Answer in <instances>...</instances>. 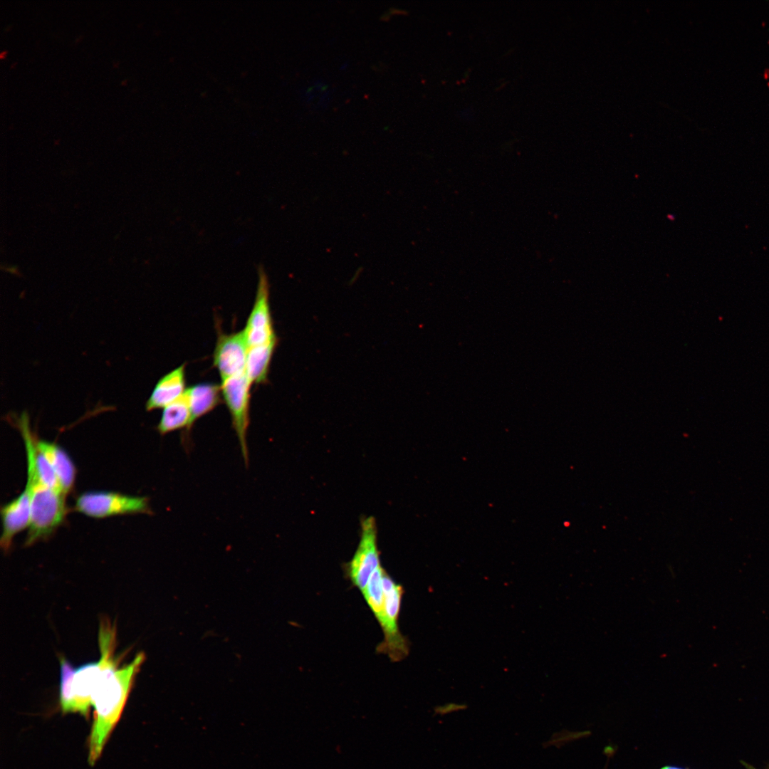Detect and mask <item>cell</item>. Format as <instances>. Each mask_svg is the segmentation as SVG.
Instances as JSON below:
<instances>
[{
    "label": "cell",
    "instance_id": "9",
    "mask_svg": "<svg viewBox=\"0 0 769 769\" xmlns=\"http://www.w3.org/2000/svg\"><path fill=\"white\" fill-rule=\"evenodd\" d=\"M248 350L243 330L229 334L218 332L213 365L221 381L245 372Z\"/></svg>",
    "mask_w": 769,
    "mask_h": 769
},
{
    "label": "cell",
    "instance_id": "16",
    "mask_svg": "<svg viewBox=\"0 0 769 769\" xmlns=\"http://www.w3.org/2000/svg\"><path fill=\"white\" fill-rule=\"evenodd\" d=\"M466 708V705L451 703L445 704L444 706H439L435 708L434 711H435V713H437V714L446 715V714L450 713H451L453 711H457L465 709Z\"/></svg>",
    "mask_w": 769,
    "mask_h": 769
},
{
    "label": "cell",
    "instance_id": "11",
    "mask_svg": "<svg viewBox=\"0 0 769 769\" xmlns=\"http://www.w3.org/2000/svg\"><path fill=\"white\" fill-rule=\"evenodd\" d=\"M185 366L182 364L159 379L146 403L147 411L164 409L184 396L187 390Z\"/></svg>",
    "mask_w": 769,
    "mask_h": 769
},
{
    "label": "cell",
    "instance_id": "5",
    "mask_svg": "<svg viewBox=\"0 0 769 769\" xmlns=\"http://www.w3.org/2000/svg\"><path fill=\"white\" fill-rule=\"evenodd\" d=\"M75 507L79 513L95 518L150 512L147 498L111 491L85 492L77 498Z\"/></svg>",
    "mask_w": 769,
    "mask_h": 769
},
{
    "label": "cell",
    "instance_id": "7",
    "mask_svg": "<svg viewBox=\"0 0 769 769\" xmlns=\"http://www.w3.org/2000/svg\"><path fill=\"white\" fill-rule=\"evenodd\" d=\"M380 565L376 523L370 516L361 522L359 544L352 559L344 565L345 575L352 585L362 592Z\"/></svg>",
    "mask_w": 769,
    "mask_h": 769
},
{
    "label": "cell",
    "instance_id": "1",
    "mask_svg": "<svg viewBox=\"0 0 769 769\" xmlns=\"http://www.w3.org/2000/svg\"><path fill=\"white\" fill-rule=\"evenodd\" d=\"M145 656L137 654L133 660L120 668L118 661L104 671L94 691L92 706L94 719L89 740L88 760L93 765L100 757L105 743L117 723L130 694L134 679Z\"/></svg>",
    "mask_w": 769,
    "mask_h": 769
},
{
    "label": "cell",
    "instance_id": "10",
    "mask_svg": "<svg viewBox=\"0 0 769 769\" xmlns=\"http://www.w3.org/2000/svg\"><path fill=\"white\" fill-rule=\"evenodd\" d=\"M1 515L2 533L0 544L4 550H7L11 545L14 537L29 525L31 498L27 486L19 496L1 508Z\"/></svg>",
    "mask_w": 769,
    "mask_h": 769
},
{
    "label": "cell",
    "instance_id": "13",
    "mask_svg": "<svg viewBox=\"0 0 769 769\" xmlns=\"http://www.w3.org/2000/svg\"><path fill=\"white\" fill-rule=\"evenodd\" d=\"M38 448L45 454L53 469L61 488L66 495L73 487L76 469L66 453L58 444L43 440H36Z\"/></svg>",
    "mask_w": 769,
    "mask_h": 769
},
{
    "label": "cell",
    "instance_id": "12",
    "mask_svg": "<svg viewBox=\"0 0 769 769\" xmlns=\"http://www.w3.org/2000/svg\"><path fill=\"white\" fill-rule=\"evenodd\" d=\"M184 396L190 412L189 424L185 431L187 436L195 422L223 402V399L221 385L210 382L199 383L187 388Z\"/></svg>",
    "mask_w": 769,
    "mask_h": 769
},
{
    "label": "cell",
    "instance_id": "4",
    "mask_svg": "<svg viewBox=\"0 0 769 769\" xmlns=\"http://www.w3.org/2000/svg\"><path fill=\"white\" fill-rule=\"evenodd\" d=\"M384 605L380 624L383 639L376 648L377 653L387 655L392 661L404 659L409 652V642L402 634L399 626L401 603L404 590L384 570L382 575Z\"/></svg>",
    "mask_w": 769,
    "mask_h": 769
},
{
    "label": "cell",
    "instance_id": "15",
    "mask_svg": "<svg viewBox=\"0 0 769 769\" xmlns=\"http://www.w3.org/2000/svg\"><path fill=\"white\" fill-rule=\"evenodd\" d=\"M190 421L189 408L184 396L163 409L157 429L162 435L189 426Z\"/></svg>",
    "mask_w": 769,
    "mask_h": 769
},
{
    "label": "cell",
    "instance_id": "6",
    "mask_svg": "<svg viewBox=\"0 0 769 769\" xmlns=\"http://www.w3.org/2000/svg\"><path fill=\"white\" fill-rule=\"evenodd\" d=\"M246 372L221 381L223 402L229 411L245 464L249 462L247 431L250 423L251 386Z\"/></svg>",
    "mask_w": 769,
    "mask_h": 769
},
{
    "label": "cell",
    "instance_id": "3",
    "mask_svg": "<svg viewBox=\"0 0 769 769\" xmlns=\"http://www.w3.org/2000/svg\"><path fill=\"white\" fill-rule=\"evenodd\" d=\"M31 498V517L26 544L31 545L50 535L63 521L66 513L63 493L42 483L27 470Z\"/></svg>",
    "mask_w": 769,
    "mask_h": 769
},
{
    "label": "cell",
    "instance_id": "8",
    "mask_svg": "<svg viewBox=\"0 0 769 769\" xmlns=\"http://www.w3.org/2000/svg\"><path fill=\"white\" fill-rule=\"evenodd\" d=\"M258 277L254 304L243 330L249 347L276 340L270 310L268 281L263 267H258Z\"/></svg>",
    "mask_w": 769,
    "mask_h": 769
},
{
    "label": "cell",
    "instance_id": "2",
    "mask_svg": "<svg viewBox=\"0 0 769 769\" xmlns=\"http://www.w3.org/2000/svg\"><path fill=\"white\" fill-rule=\"evenodd\" d=\"M100 659L75 669L65 658H60V703L64 713L86 715L94 691L105 669L117 661L114 654L115 631L108 622H101L99 630Z\"/></svg>",
    "mask_w": 769,
    "mask_h": 769
},
{
    "label": "cell",
    "instance_id": "17",
    "mask_svg": "<svg viewBox=\"0 0 769 769\" xmlns=\"http://www.w3.org/2000/svg\"><path fill=\"white\" fill-rule=\"evenodd\" d=\"M659 769H688V768H682V767H679V766H675V765H664L663 767H661Z\"/></svg>",
    "mask_w": 769,
    "mask_h": 769
},
{
    "label": "cell",
    "instance_id": "14",
    "mask_svg": "<svg viewBox=\"0 0 769 769\" xmlns=\"http://www.w3.org/2000/svg\"><path fill=\"white\" fill-rule=\"evenodd\" d=\"M276 342L277 340L249 347L245 372L252 384L267 382L269 365Z\"/></svg>",
    "mask_w": 769,
    "mask_h": 769
}]
</instances>
